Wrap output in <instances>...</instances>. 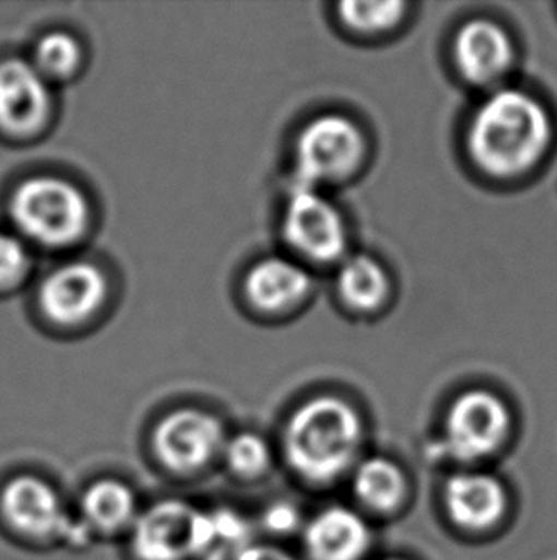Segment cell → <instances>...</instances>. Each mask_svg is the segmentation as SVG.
<instances>
[{
  "label": "cell",
  "instance_id": "1",
  "mask_svg": "<svg viewBox=\"0 0 557 560\" xmlns=\"http://www.w3.org/2000/svg\"><path fill=\"white\" fill-rule=\"evenodd\" d=\"M357 409L339 396H317L286 421L283 452L296 477L309 485H331L355 469L363 446Z\"/></svg>",
  "mask_w": 557,
  "mask_h": 560
},
{
  "label": "cell",
  "instance_id": "2",
  "mask_svg": "<svg viewBox=\"0 0 557 560\" xmlns=\"http://www.w3.org/2000/svg\"><path fill=\"white\" fill-rule=\"evenodd\" d=\"M550 117L523 91L490 94L475 112L467 145L475 163L493 176L525 173L550 144Z\"/></svg>",
  "mask_w": 557,
  "mask_h": 560
},
{
  "label": "cell",
  "instance_id": "3",
  "mask_svg": "<svg viewBox=\"0 0 557 560\" xmlns=\"http://www.w3.org/2000/svg\"><path fill=\"white\" fill-rule=\"evenodd\" d=\"M10 219L27 242L66 249L91 226V203L83 189L56 176H33L10 197Z\"/></svg>",
  "mask_w": 557,
  "mask_h": 560
},
{
  "label": "cell",
  "instance_id": "4",
  "mask_svg": "<svg viewBox=\"0 0 557 560\" xmlns=\"http://www.w3.org/2000/svg\"><path fill=\"white\" fill-rule=\"evenodd\" d=\"M0 516L15 536L73 549L91 546L92 534L45 478L17 475L0 490Z\"/></svg>",
  "mask_w": 557,
  "mask_h": 560
},
{
  "label": "cell",
  "instance_id": "5",
  "mask_svg": "<svg viewBox=\"0 0 557 560\" xmlns=\"http://www.w3.org/2000/svg\"><path fill=\"white\" fill-rule=\"evenodd\" d=\"M227 432L218 417L195 408L170 411L158 421L151 447L161 467L174 477L193 478L222 459Z\"/></svg>",
  "mask_w": 557,
  "mask_h": 560
},
{
  "label": "cell",
  "instance_id": "6",
  "mask_svg": "<svg viewBox=\"0 0 557 560\" xmlns=\"http://www.w3.org/2000/svg\"><path fill=\"white\" fill-rule=\"evenodd\" d=\"M510 424L505 401L487 390H470L457 398L445 417L437 452L452 462H482L502 447Z\"/></svg>",
  "mask_w": 557,
  "mask_h": 560
},
{
  "label": "cell",
  "instance_id": "7",
  "mask_svg": "<svg viewBox=\"0 0 557 560\" xmlns=\"http://www.w3.org/2000/svg\"><path fill=\"white\" fill-rule=\"evenodd\" d=\"M365 140L354 121L342 115H321L301 130L296 144V186L316 188L340 180L363 160Z\"/></svg>",
  "mask_w": 557,
  "mask_h": 560
},
{
  "label": "cell",
  "instance_id": "8",
  "mask_svg": "<svg viewBox=\"0 0 557 560\" xmlns=\"http://www.w3.org/2000/svg\"><path fill=\"white\" fill-rule=\"evenodd\" d=\"M283 235L300 257L313 262H334L344 257L347 245L346 222L339 209L316 188L294 184L285 219Z\"/></svg>",
  "mask_w": 557,
  "mask_h": 560
},
{
  "label": "cell",
  "instance_id": "9",
  "mask_svg": "<svg viewBox=\"0 0 557 560\" xmlns=\"http://www.w3.org/2000/svg\"><path fill=\"white\" fill-rule=\"evenodd\" d=\"M201 509L183 500H163L142 509L129 532L137 560H191Z\"/></svg>",
  "mask_w": 557,
  "mask_h": 560
},
{
  "label": "cell",
  "instance_id": "10",
  "mask_svg": "<svg viewBox=\"0 0 557 560\" xmlns=\"http://www.w3.org/2000/svg\"><path fill=\"white\" fill-rule=\"evenodd\" d=\"M50 114V83L35 66L22 58L0 61V129L10 137H35Z\"/></svg>",
  "mask_w": 557,
  "mask_h": 560
},
{
  "label": "cell",
  "instance_id": "11",
  "mask_svg": "<svg viewBox=\"0 0 557 560\" xmlns=\"http://www.w3.org/2000/svg\"><path fill=\"white\" fill-rule=\"evenodd\" d=\"M107 299V280L92 262H69L46 276L38 304L46 318L60 326H81L94 318Z\"/></svg>",
  "mask_w": 557,
  "mask_h": 560
},
{
  "label": "cell",
  "instance_id": "12",
  "mask_svg": "<svg viewBox=\"0 0 557 560\" xmlns=\"http://www.w3.org/2000/svg\"><path fill=\"white\" fill-rule=\"evenodd\" d=\"M443 501L452 523L470 532L497 526L508 508L505 485L489 472H459L449 478Z\"/></svg>",
  "mask_w": 557,
  "mask_h": 560
},
{
  "label": "cell",
  "instance_id": "13",
  "mask_svg": "<svg viewBox=\"0 0 557 560\" xmlns=\"http://www.w3.org/2000/svg\"><path fill=\"white\" fill-rule=\"evenodd\" d=\"M309 560H363L370 547L369 524L354 509L332 505L301 528Z\"/></svg>",
  "mask_w": 557,
  "mask_h": 560
},
{
  "label": "cell",
  "instance_id": "14",
  "mask_svg": "<svg viewBox=\"0 0 557 560\" xmlns=\"http://www.w3.org/2000/svg\"><path fill=\"white\" fill-rule=\"evenodd\" d=\"M454 60L470 83H497L512 68V38L497 23L474 20L457 35Z\"/></svg>",
  "mask_w": 557,
  "mask_h": 560
},
{
  "label": "cell",
  "instance_id": "15",
  "mask_svg": "<svg viewBox=\"0 0 557 560\" xmlns=\"http://www.w3.org/2000/svg\"><path fill=\"white\" fill-rule=\"evenodd\" d=\"M137 493L117 478H99L84 488L76 516L88 528L92 538L129 536L140 515Z\"/></svg>",
  "mask_w": 557,
  "mask_h": 560
},
{
  "label": "cell",
  "instance_id": "16",
  "mask_svg": "<svg viewBox=\"0 0 557 560\" xmlns=\"http://www.w3.org/2000/svg\"><path fill=\"white\" fill-rule=\"evenodd\" d=\"M311 289V276L291 258L270 257L252 266L245 291L258 311L283 312L301 303Z\"/></svg>",
  "mask_w": 557,
  "mask_h": 560
},
{
  "label": "cell",
  "instance_id": "17",
  "mask_svg": "<svg viewBox=\"0 0 557 560\" xmlns=\"http://www.w3.org/2000/svg\"><path fill=\"white\" fill-rule=\"evenodd\" d=\"M257 523L232 508L201 509L191 560H239L257 544Z\"/></svg>",
  "mask_w": 557,
  "mask_h": 560
},
{
  "label": "cell",
  "instance_id": "18",
  "mask_svg": "<svg viewBox=\"0 0 557 560\" xmlns=\"http://www.w3.org/2000/svg\"><path fill=\"white\" fill-rule=\"evenodd\" d=\"M352 486L363 508L375 513H393L408 495L405 472L398 463L386 457H369L355 465Z\"/></svg>",
  "mask_w": 557,
  "mask_h": 560
},
{
  "label": "cell",
  "instance_id": "19",
  "mask_svg": "<svg viewBox=\"0 0 557 560\" xmlns=\"http://www.w3.org/2000/svg\"><path fill=\"white\" fill-rule=\"evenodd\" d=\"M336 283L342 301L355 311L377 308L384 303L390 288L384 268L367 255L346 258L340 266Z\"/></svg>",
  "mask_w": 557,
  "mask_h": 560
},
{
  "label": "cell",
  "instance_id": "20",
  "mask_svg": "<svg viewBox=\"0 0 557 560\" xmlns=\"http://www.w3.org/2000/svg\"><path fill=\"white\" fill-rule=\"evenodd\" d=\"M83 46L66 31H50L38 38L31 63L48 83H61L76 75L83 66Z\"/></svg>",
  "mask_w": 557,
  "mask_h": 560
},
{
  "label": "cell",
  "instance_id": "21",
  "mask_svg": "<svg viewBox=\"0 0 557 560\" xmlns=\"http://www.w3.org/2000/svg\"><path fill=\"white\" fill-rule=\"evenodd\" d=\"M227 472L241 482H257L272 469V447L260 434L239 432L227 436L222 459Z\"/></svg>",
  "mask_w": 557,
  "mask_h": 560
},
{
  "label": "cell",
  "instance_id": "22",
  "mask_svg": "<svg viewBox=\"0 0 557 560\" xmlns=\"http://www.w3.org/2000/svg\"><path fill=\"white\" fill-rule=\"evenodd\" d=\"M403 10V2H342L340 18L352 30L377 33L400 22Z\"/></svg>",
  "mask_w": 557,
  "mask_h": 560
},
{
  "label": "cell",
  "instance_id": "23",
  "mask_svg": "<svg viewBox=\"0 0 557 560\" xmlns=\"http://www.w3.org/2000/svg\"><path fill=\"white\" fill-rule=\"evenodd\" d=\"M33 268L29 247L20 235L0 232V291L23 283Z\"/></svg>",
  "mask_w": 557,
  "mask_h": 560
},
{
  "label": "cell",
  "instance_id": "24",
  "mask_svg": "<svg viewBox=\"0 0 557 560\" xmlns=\"http://www.w3.org/2000/svg\"><path fill=\"white\" fill-rule=\"evenodd\" d=\"M258 526L275 538H285L293 536L296 532L304 528V518H301L300 509L294 505L293 501L277 500L265 505Z\"/></svg>",
  "mask_w": 557,
  "mask_h": 560
},
{
  "label": "cell",
  "instance_id": "25",
  "mask_svg": "<svg viewBox=\"0 0 557 560\" xmlns=\"http://www.w3.org/2000/svg\"><path fill=\"white\" fill-rule=\"evenodd\" d=\"M239 560H296L293 555L286 553L285 549L272 544H254L250 546Z\"/></svg>",
  "mask_w": 557,
  "mask_h": 560
},
{
  "label": "cell",
  "instance_id": "26",
  "mask_svg": "<svg viewBox=\"0 0 557 560\" xmlns=\"http://www.w3.org/2000/svg\"><path fill=\"white\" fill-rule=\"evenodd\" d=\"M386 560H403V559H386Z\"/></svg>",
  "mask_w": 557,
  "mask_h": 560
}]
</instances>
